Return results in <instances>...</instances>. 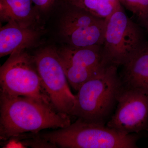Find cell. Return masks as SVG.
<instances>
[{
  "mask_svg": "<svg viewBox=\"0 0 148 148\" xmlns=\"http://www.w3.org/2000/svg\"><path fill=\"white\" fill-rule=\"evenodd\" d=\"M71 116L32 98L0 92V140L59 129L71 123Z\"/></svg>",
  "mask_w": 148,
  "mask_h": 148,
  "instance_id": "cell-1",
  "label": "cell"
},
{
  "mask_svg": "<svg viewBox=\"0 0 148 148\" xmlns=\"http://www.w3.org/2000/svg\"><path fill=\"white\" fill-rule=\"evenodd\" d=\"M106 19L65 1L46 23L48 40L75 47L102 46Z\"/></svg>",
  "mask_w": 148,
  "mask_h": 148,
  "instance_id": "cell-2",
  "label": "cell"
},
{
  "mask_svg": "<svg viewBox=\"0 0 148 148\" xmlns=\"http://www.w3.org/2000/svg\"><path fill=\"white\" fill-rule=\"evenodd\" d=\"M118 66L109 64L80 86L71 116L105 124L123 89Z\"/></svg>",
  "mask_w": 148,
  "mask_h": 148,
  "instance_id": "cell-3",
  "label": "cell"
},
{
  "mask_svg": "<svg viewBox=\"0 0 148 148\" xmlns=\"http://www.w3.org/2000/svg\"><path fill=\"white\" fill-rule=\"evenodd\" d=\"M61 148H135L138 136L126 134L105 124L77 119L68 127L36 133Z\"/></svg>",
  "mask_w": 148,
  "mask_h": 148,
  "instance_id": "cell-4",
  "label": "cell"
},
{
  "mask_svg": "<svg viewBox=\"0 0 148 148\" xmlns=\"http://www.w3.org/2000/svg\"><path fill=\"white\" fill-rule=\"evenodd\" d=\"M0 92L32 98L53 108L30 50L14 51L1 66Z\"/></svg>",
  "mask_w": 148,
  "mask_h": 148,
  "instance_id": "cell-5",
  "label": "cell"
},
{
  "mask_svg": "<svg viewBox=\"0 0 148 148\" xmlns=\"http://www.w3.org/2000/svg\"><path fill=\"white\" fill-rule=\"evenodd\" d=\"M146 43L142 29L128 17L122 5L106 19L101 47L107 64L122 66Z\"/></svg>",
  "mask_w": 148,
  "mask_h": 148,
  "instance_id": "cell-6",
  "label": "cell"
},
{
  "mask_svg": "<svg viewBox=\"0 0 148 148\" xmlns=\"http://www.w3.org/2000/svg\"><path fill=\"white\" fill-rule=\"evenodd\" d=\"M31 51L43 85L53 108L71 116L76 95L70 89L56 45L47 40L42 45Z\"/></svg>",
  "mask_w": 148,
  "mask_h": 148,
  "instance_id": "cell-7",
  "label": "cell"
},
{
  "mask_svg": "<svg viewBox=\"0 0 148 148\" xmlns=\"http://www.w3.org/2000/svg\"><path fill=\"white\" fill-rule=\"evenodd\" d=\"M56 45L69 84L76 91L109 65L104 60L101 46L75 47Z\"/></svg>",
  "mask_w": 148,
  "mask_h": 148,
  "instance_id": "cell-8",
  "label": "cell"
},
{
  "mask_svg": "<svg viewBox=\"0 0 148 148\" xmlns=\"http://www.w3.org/2000/svg\"><path fill=\"white\" fill-rule=\"evenodd\" d=\"M106 125L126 134L148 131V95L123 87L115 112Z\"/></svg>",
  "mask_w": 148,
  "mask_h": 148,
  "instance_id": "cell-9",
  "label": "cell"
},
{
  "mask_svg": "<svg viewBox=\"0 0 148 148\" xmlns=\"http://www.w3.org/2000/svg\"><path fill=\"white\" fill-rule=\"evenodd\" d=\"M47 40L45 27H21L8 22L0 28V57L17 50H33Z\"/></svg>",
  "mask_w": 148,
  "mask_h": 148,
  "instance_id": "cell-10",
  "label": "cell"
},
{
  "mask_svg": "<svg viewBox=\"0 0 148 148\" xmlns=\"http://www.w3.org/2000/svg\"><path fill=\"white\" fill-rule=\"evenodd\" d=\"M122 66L120 77L124 87L148 95V43Z\"/></svg>",
  "mask_w": 148,
  "mask_h": 148,
  "instance_id": "cell-11",
  "label": "cell"
},
{
  "mask_svg": "<svg viewBox=\"0 0 148 148\" xmlns=\"http://www.w3.org/2000/svg\"><path fill=\"white\" fill-rule=\"evenodd\" d=\"M0 21L14 22L21 27H45L32 0H0Z\"/></svg>",
  "mask_w": 148,
  "mask_h": 148,
  "instance_id": "cell-12",
  "label": "cell"
},
{
  "mask_svg": "<svg viewBox=\"0 0 148 148\" xmlns=\"http://www.w3.org/2000/svg\"><path fill=\"white\" fill-rule=\"evenodd\" d=\"M67 2L83 9L93 15L107 19L121 5L119 0H65Z\"/></svg>",
  "mask_w": 148,
  "mask_h": 148,
  "instance_id": "cell-13",
  "label": "cell"
},
{
  "mask_svg": "<svg viewBox=\"0 0 148 148\" xmlns=\"http://www.w3.org/2000/svg\"><path fill=\"white\" fill-rule=\"evenodd\" d=\"M41 22L45 27L46 23L56 9L65 0H32Z\"/></svg>",
  "mask_w": 148,
  "mask_h": 148,
  "instance_id": "cell-14",
  "label": "cell"
},
{
  "mask_svg": "<svg viewBox=\"0 0 148 148\" xmlns=\"http://www.w3.org/2000/svg\"><path fill=\"white\" fill-rule=\"evenodd\" d=\"M123 7L131 12L138 19L148 13V0H119Z\"/></svg>",
  "mask_w": 148,
  "mask_h": 148,
  "instance_id": "cell-15",
  "label": "cell"
},
{
  "mask_svg": "<svg viewBox=\"0 0 148 148\" xmlns=\"http://www.w3.org/2000/svg\"><path fill=\"white\" fill-rule=\"evenodd\" d=\"M139 20H140V22L143 23V25L148 30V13L145 17L141 18V19H139Z\"/></svg>",
  "mask_w": 148,
  "mask_h": 148,
  "instance_id": "cell-16",
  "label": "cell"
}]
</instances>
